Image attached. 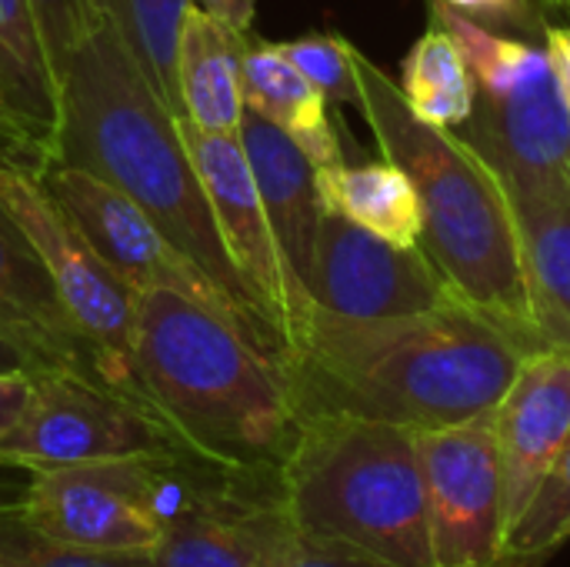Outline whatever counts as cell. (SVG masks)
<instances>
[{
	"label": "cell",
	"mask_w": 570,
	"mask_h": 567,
	"mask_svg": "<svg viewBox=\"0 0 570 567\" xmlns=\"http://www.w3.org/2000/svg\"><path fill=\"white\" fill-rule=\"evenodd\" d=\"M524 348L461 297L404 317L354 321L311 304L287 341L304 414H354L434 431L498 408Z\"/></svg>",
	"instance_id": "1"
},
{
	"label": "cell",
	"mask_w": 570,
	"mask_h": 567,
	"mask_svg": "<svg viewBox=\"0 0 570 567\" xmlns=\"http://www.w3.org/2000/svg\"><path fill=\"white\" fill-rule=\"evenodd\" d=\"M130 371L137 401L180 454L227 475L277 478L301 428L277 351L200 301L137 291Z\"/></svg>",
	"instance_id": "2"
},
{
	"label": "cell",
	"mask_w": 570,
	"mask_h": 567,
	"mask_svg": "<svg viewBox=\"0 0 570 567\" xmlns=\"http://www.w3.org/2000/svg\"><path fill=\"white\" fill-rule=\"evenodd\" d=\"M40 160L80 167L127 194L257 328L281 344L224 247L180 117L150 87L107 17H100L83 37L60 77V117Z\"/></svg>",
	"instance_id": "3"
},
{
	"label": "cell",
	"mask_w": 570,
	"mask_h": 567,
	"mask_svg": "<svg viewBox=\"0 0 570 567\" xmlns=\"http://www.w3.org/2000/svg\"><path fill=\"white\" fill-rule=\"evenodd\" d=\"M361 114L384 160L397 164L421 201V247L451 291L538 354L521 267L514 207L498 170L454 130L424 124L401 87L357 47L351 50Z\"/></svg>",
	"instance_id": "4"
},
{
	"label": "cell",
	"mask_w": 570,
	"mask_h": 567,
	"mask_svg": "<svg viewBox=\"0 0 570 567\" xmlns=\"http://www.w3.org/2000/svg\"><path fill=\"white\" fill-rule=\"evenodd\" d=\"M277 501L301 535L351 545L391 565L438 567L411 428L354 414H304L277 471Z\"/></svg>",
	"instance_id": "5"
},
{
	"label": "cell",
	"mask_w": 570,
	"mask_h": 567,
	"mask_svg": "<svg viewBox=\"0 0 570 567\" xmlns=\"http://www.w3.org/2000/svg\"><path fill=\"white\" fill-rule=\"evenodd\" d=\"M428 10L458 40L474 74L478 100L461 137L504 184L570 174V107L548 50L501 37L441 0Z\"/></svg>",
	"instance_id": "6"
},
{
	"label": "cell",
	"mask_w": 570,
	"mask_h": 567,
	"mask_svg": "<svg viewBox=\"0 0 570 567\" xmlns=\"http://www.w3.org/2000/svg\"><path fill=\"white\" fill-rule=\"evenodd\" d=\"M0 204L43 261L70 321L97 358L100 381L137 401L130 371L137 291L100 257L80 224L47 190L37 164L0 157Z\"/></svg>",
	"instance_id": "7"
},
{
	"label": "cell",
	"mask_w": 570,
	"mask_h": 567,
	"mask_svg": "<svg viewBox=\"0 0 570 567\" xmlns=\"http://www.w3.org/2000/svg\"><path fill=\"white\" fill-rule=\"evenodd\" d=\"M154 454H180L167 428L140 401L73 371H33L27 411L0 441V461L30 471Z\"/></svg>",
	"instance_id": "8"
},
{
	"label": "cell",
	"mask_w": 570,
	"mask_h": 567,
	"mask_svg": "<svg viewBox=\"0 0 570 567\" xmlns=\"http://www.w3.org/2000/svg\"><path fill=\"white\" fill-rule=\"evenodd\" d=\"M114 458L30 471L20 518L60 541L104 551H150L164 525L170 461Z\"/></svg>",
	"instance_id": "9"
},
{
	"label": "cell",
	"mask_w": 570,
	"mask_h": 567,
	"mask_svg": "<svg viewBox=\"0 0 570 567\" xmlns=\"http://www.w3.org/2000/svg\"><path fill=\"white\" fill-rule=\"evenodd\" d=\"M37 170L47 190L63 204V211L100 251V257L134 291H174L190 301H200L284 358V348L264 328H257L127 194L60 160H37Z\"/></svg>",
	"instance_id": "10"
},
{
	"label": "cell",
	"mask_w": 570,
	"mask_h": 567,
	"mask_svg": "<svg viewBox=\"0 0 570 567\" xmlns=\"http://www.w3.org/2000/svg\"><path fill=\"white\" fill-rule=\"evenodd\" d=\"M438 567H504V475L494 411L417 431Z\"/></svg>",
	"instance_id": "11"
},
{
	"label": "cell",
	"mask_w": 570,
	"mask_h": 567,
	"mask_svg": "<svg viewBox=\"0 0 570 567\" xmlns=\"http://www.w3.org/2000/svg\"><path fill=\"white\" fill-rule=\"evenodd\" d=\"M307 297L337 317L381 321L444 307L458 294L421 244H391L324 207Z\"/></svg>",
	"instance_id": "12"
},
{
	"label": "cell",
	"mask_w": 570,
	"mask_h": 567,
	"mask_svg": "<svg viewBox=\"0 0 570 567\" xmlns=\"http://www.w3.org/2000/svg\"><path fill=\"white\" fill-rule=\"evenodd\" d=\"M180 130H184L190 160L200 174V184L207 190L224 247L237 274L250 287V294L257 297L264 317L277 331L284 344V361H287V341L294 328L304 321V314L311 311V297L294 284L277 251L247 154L237 137L200 130L184 117H180Z\"/></svg>",
	"instance_id": "13"
},
{
	"label": "cell",
	"mask_w": 570,
	"mask_h": 567,
	"mask_svg": "<svg viewBox=\"0 0 570 567\" xmlns=\"http://www.w3.org/2000/svg\"><path fill=\"white\" fill-rule=\"evenodd\" d=\"M187 454L170 461L164 525L150 548L154 567H267L287 528L277 491L250 498L244 475H220V485L190 478Z\"/></svg>",
	"instance_id": "14"
},
{
	"label": "cell",
	"mask_w": 570,
	"mask_h": 567,
	"mask_svg": "<svg viewBox=\"0 0 570 567\" xmlns=\"http://www.w3.org/2000/svg\"><path fill=\"white\" fill-rule=\"evenodd\" d=\"M494 434L504 475V538L570 438V358L528 354L494 408Z\"/></svg>",
	"instance_id": "15"
},
{
	"label": "cell",
	"mask_w": 570,
	"mask_h": 567,
	"mask_svg": "<svg viewBox=\"0 0 570 567\" xmlns=\"http://www.w3.org/2000/svg\"><path fill=\"white\" fill-rule=\"evenodd\" d=\"M0 334L33 371H73L100 381L97 358L70 321L43 261L0 204ZM104 384V381H100Z\"/></svg>",
	"instance_id": "16"
},
{
	"label": "cell",
	"mask_w": 570,
	"mask_h": 567,
	"mask_svg": "<svg viewBox=\"0 0 570 567\" xmlns=\"http://www.w3.org/2000/svg\"><path fill=\"white\" fill-rule=\"evenodd\" d=\"M504 187L518 221L538 351L570 358V174L524 177Z\"/></svg>",
	"instance_id": "17"
},
{
	"label": "cell",
	"mask_w": 570,
	"mask_h": 567,
	"mask_svg": "<svg viewBox=\"0 0 570 567\" xmlns=\"http://www.w3.org/2000/svg\"><path fill=\"white\" fill-rule=\"evenodd\" d=\"M237 140L247 154L261 204L267 211V224L274 231L277 251L294 277V284L307 294L317 227L324 214V201L317 190V167L307 154L271 120L247 110L237 130Z\"/></svg>",
	"instance_id": "18"
},
{
	"label": "cell",
	"mask_w": 570,
	"mask_h": 567,
	"mask_svg": "<svg viewBox=\"0 0 570 567\" xmlns=\"http://www.w3.org/2000/svg\"><path fill=\"white\" fill-rule=\"evenodd\" d=\"M254 33H237L190 3L177 40V90L184 120L200 130L237 137L247 114L244 50Z\"/></svg>",
	"instance_id": "19"
},
{
	"label": "cell",
	"mask_w": 570,
	"mask_h": 567,
	"mask_svg": "<svg viewBox=\"0 0 570 567\" xmlns=\"http://www.w3.org/2000/svg\"><path fill=\"white\" fill-rule=\"evenodd\" d=\"M244 100L247 110L281 127L307 160L321 167L344 164L341 140L334 134L327 97L287 60L281 43L250 37L244 50Z\"/></svg>",
	"instance_id": "20"
},
{
	"label": "cell",
	"mask_w": 570,
	"mask_h": 567,
	"mask_svg": "<svg viewBox=\"0 0 570 567\" xmlns=\"http://www.w3.org/2000/svg\"><path fill=\"white\" fill-rule=\"evenodd\" d=\"M0 94L23 124L30 150L40 160L57 130L60 84L30 0H0Z\"/></svg>",
	"instance_id": "21"
},
{
	"label": "cell",
	"mask_w": 570,
	"mask_h": 567,
	"mask_svg": "<svg viewBox=\"0 0 570 567\" xmlns=\"http://www.w3.org/2000/svg\"><path fill=\"white\" fill-rule=\"evenodd\" d=\"M317 190L324 207L344 214L364 231L391 244H421V201L411 177L391 164H334L317 170Z\"/></svg>",
	"instance_id": "22"
},
{
	"label": "cell",
	"mask_w": 570,
	"mask_h": 567,
	"mask_svg": "<svg viewBox=\"0 0 570 567\" xmlns=\"http://www.w3.org/2000/svg\"><path fill=\"white\" fill-rule=\"evenodd\" d=\"M397 87L414 117H421L424 124L454 130L474 114V74L458 40L438 20H431V27L407 50Z\"/></svg>",
	"instance_id": "23"
},
{
	"label": "cell",
	"mask_w": 570,
	"mask_h": 567,
	"mask_svg": "<svg viewBox=\"0 0 570 567\" xmlns=\"http://www.w3.org/2000/svg\"><path fill=\"white\" fill-rule=\"evenodd\" d=\"M100 17L114 23L130 57L160 94V100L184 117L177 90V40L190 0H90Z\"/></svg>",
	"instance_id": "24"
},
{
	"label": "cell",
	"mask_w": 570,
	"mask_h": 567,
	"mask_svg": "<svg viewBox=\"0 0 570 567\" xmlns=\"http://www.w3.org/2000/svg\"><path fill=\"white\" fill-rule=\"evenodd\" d=\"M0 565L3 567H154L150 551H104L43 535L17 511L0 515Z\"/></svg>",
	"instance_id": "25"
},
{
	"label": "cell",
	"mask_w": 570,
	"mask_h": 567,
	"mask_svg": "<svg viewBox=\"0 0 570 567\" xmlns=\"http://www.w3.org/2000/svg\"><path fill=\"white\" fill-rule=\"evenodd\" d=\"M570 538V438L534 491L531 505L518 518V525L504 538V561H524V558H541L564 545Z\"/></svg>",
	"instance_id": "26"
},
{
	"label": "cell",
	"mask_w": 570,
	"mask_h": 567,
	"mask_svg": "<svg viewBox=\"0 0 570 567\" xmlns=\"http://www.w3.org/2000/svg\"><path fill=\"white\" fill-rule=\"evenodd\" d=\"M281 50L287 60L334 104H354L361 100L357 74H354V43L341 33H304L297 40H284Z\"/></svg>",
	"instance_id": "27"
},
{
	"label": "cell",
	"mask_w": 570,
	"mask_h": 567,
	"mask_svg": "<svg viewBox=\"0 0 570 567\" xmlns=\"http://www.w3.org/2000/svg\"><path fill=\"white\" fill-rule=\"evenodd\" d=\"M30 3H33L37 23H40V37H43L50 67L60 84L73 50L97 27L100 13L90 0H30Z\"/></svg>",
	"instance_id": "28"
},
{
	"label": "cell",
	"mask_w": 570,
	"mask_h": 567,
	"mask_svg": "<svg viewBox=\"0 0 570 567\" xmlns=\"http://www.w3.org/2000/svg\"><path fill=\"white\" fill-rule=\"evenodd\" d=\"M267 567H401L384 561V558H374L361 548H351V545H337V541H324V538H311V535H301L291 521L271 555V565Z\"/></svg>",
	"instance_id": "29"
},
{
	"label": "cell",
	"mask_w": 570,
	"mask_h": 567,
	"mask_svg": "<svg viewBox=\"0 0 570 567\" xmlns=\"http://www.w3.org/2000/svg\"><path fill=\"white\" fill-rule=\"evenodd\" d=\"M451 10L478 20V23H531L534 3L531 0H441Z\"/></svg>",
	"instance_id": "30"
},
{
	"label": "cell",
	"mask_w": 570,
	"mask_h": 567,
	"mask_svg": "<svg viewBox=\"0 0 570 567\" xmlns=\"http://www.w3.org/2000/svg\"><path fill=\"white\" fill-rule=\"evenodd\" d=\"M33 391V371H0V441L17 428Z\"/></svg>",
	"instance_id": "31"
},
{
	"label": "cell",
	"mask_w": 570,
	"mask_h": 567,
	"mask_svg": "<svg viewBox=\"0 0 570 567\" xmlns=\"http://www.w3.org/2000/svg\"><path fill=\"white\" fill-rule=\"evenodd\" d=\"M194 7H200L204 13L217 17L220 23L234 27L237 33H254V13H257V0H190Z\"/></svg>",
	"instance_id": "32"
},
{
	"label": "cell",
	"mask_w": 570,
	"mask_h": 567,
	"mask_svg": "<svg viewBox=\"0 0 570 567\" xmlns=\"http://www.w3.org/2000/svg\"><path fill=\"white\" fill-rule=\"evenodd\" d=\"M27 485H30V468L0 461V515L17 511L27 498Z\"/></svg>",
	"instance_id": "33"
},
{
	"label": "cell",
	"mask_w": 570,
	"mask_h": 567,
	"mask_svg": "<svg viewBox=\"0 0 570 567\" xmlns=\"http://www.w3.org/2000/svg\"><path fill=\"white\" fill-rule=\"evenodd\" d=\"M541 33L548 40V57L554 63V74L561 80V90L570 107V27H544Z\"/></svg>",
	"instance_id": "34"
},
{
	"label": "cell",
	"mask_w": 570,
	"mask_h": 567,
	"mask_svg": "<svg viewBox=\"0 0 570 567\" xmlns=\"http://www.w3.org/2000/svg\"><path fill=\"white\" fill-rule=\"evenodd\" d=\"M0 140H10V144H17V147L30 150V137H27L23 124L17 120V114L10 110V104H7V97H3V94H0Z\"/></svg>",
	"instance_id": "35"
},
{
	"label": "cell",
	"mask_w": 570,
	"mask_h": 567,
	"mask_svg": "<svg viewBox=\"0 0 570 567\" xmlns=\"http://www.w3.org/2000/svg\"><path fill=\"white\" fill-rule=\"evenodd\" d=\"M23 368H30V361L20 354L17 344H10V341L0 334V371H23ZM30 371H33V368H30Z\"/></svg>",
	"instance_id": "36"
},
{
	"label": "cell",
	"mask_w": 570,
	"mask_h": 567,
	"mask_svg": "<svg viewBox=\"0 0 570 567\" xmlns=\"http://www.w3.org/2000/svg\"><path fill=\"white\" fill-rule=\"evenodd\" d=\"M564 7H570V0H564Z\"/></svg>",
	"instance_id": "37"
},
{
	"label": "cell",
	"mask_w": 570,
	"mask_h": 567,
	"mask_svg": "<svg viewBox=\"0 0 570 567\" xmlns=\"http://www.w3.org/2000/svg\"><path fill=\"white\" fill-rule=\"evenodd\" d=\"M0 567H3V565H0Z\"/></svg>",
	"instance_id": "38"
}]
</instances>
